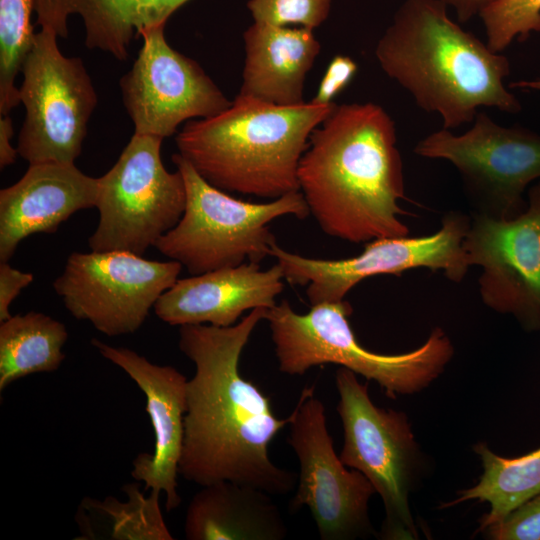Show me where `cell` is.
<instances>
[{
	"mask_svg": "<svg viewBox=\"0 0 540 540\" xmlns=\"http://www.w3.org/2000/svg\"><path fill=\"white\" fill-rule=\"evenodd\" d=\"M267 309L251 310L236 324L179 326L178 346L195 372L187 382L179 474L202 486L232 481L284 495L297 475L277 466L269 445L290 417L279 419L268 398L239 369L240 357Z\"/></svg>",
	"mask_w": 540,
	"mask_h": 540,
	"instance_id": "1",
	"label": "cell"
},
{
	"mask_svg": "<svg viewBox=\"0 0 540 540\" xmlns=\"http://www.w3.org/2000/svg\"><path fill=\"white\" fill-rule=\"evenodd\" d=\"M299 191L324 233L353 243L408 236L395 123L373 102L335 104L313 130L298 167Z\"/></svg>",
	"mask_w": 540,
	"mask_h": 540,
	"instance_id": "2",
	"label": "cell"
},
{
	"mask_svg": "<svg viewBox=\"0 0 540 540\" xmlns=\"http://www.w3.org/2000/svg\"><path fill=\"white\" fill-rule=\"evenodd\" d=\"M375 56L420 109L441 116L444 129L473 122L481 108L522 110L504 83L509 59L453 21L441 0H405Z\"/></svg>",
	"mask_w": 540,
	"mask_h": 540,
	"instance_id": "3",
	"label": "cell"
},
{
	"mask_svg": "<svg viewBox=\"0 0 540 540\" xmlns=\"http://www.w3.org/2000/svg\"><path fill=\"white\" fill-rule=\"evenodd\" d=\"M334 105L282 106L238 94L217 115L188 121L176 145L212 186L274 200L299 191L300 159Z\"/></svg>",
	"mask_w": 540,
	"mask_h": 540,
	"instance_id": "4",
	"label": "cell"
},
{
	"mask_svg": "<svg viewBox=\"0 0 540 540\" xmlns=\"http://www.w3.org/2000/svg\"><path fill=\"white\" fill-rule=\"evenodd\" d=\"M348 301L313 305L295 312L287 300L267 309V320L279 370L302 376L314 366L337 364L374 380L392 399L421 391L445 369L454 354L446 333L436 327L417 349L401 354L369 351L357 341L348 317Z\"/></svg>",
	"mask_w": 540,
	"mask_h": 540,
	"instance_id": "5",
	"label": "cell"
},
{
	"mask_svg": "<svg viewBox=\"0 0 540 540\" xmlns=\"http://www.w3.org/2000/svg\"><path fill=\"white\" fill-rule=\"evenodd\" d=\"M172 161L185 182V210L154 247L191 275L259 263L277 242L269 228L272 221L310 215L300 191L265 203L243 201L209 184L179 153Z\"/></svg>",
	"mask_w": 540,
	"mask_h": 540,
	"instance_id": "6",
	"label": "cell"
},
{
	"mask_svg": "<svg viewBox=\"0 0 540 540\" xmlns=\"http://www.w3.org/2000/svg\"><path fill=\"white\" fill-rule=\"evenodd\" d=\"M337 412L344 443V465L362 473L383 501L385 519L380 537L417 539L409 496L420 472L422 457L407 416L376 406L356 374L344 367L335 374Z\"/></svg>",
	"mask_w": 540,
	"mask_h": 540,
	"instance_id": "7",
	"label": "cell"
},
{
	"mask_svg": "<svg viewBox=\"0 0 540 540\" xmlns=\"http://www.w3.org/2000/svg\"><path fill=\"white\" fill-rule=\"evenodd\" d=\"M163 138L134 133L116 163L98 178V225L92 251L142 256L181 219L186 205L182 174L161 160Z\"/></svg>",
	"mask_w": 540,
	"mask_h": 540,
	"instance_id": "8",
	"label": "cell"
},
{
	"mask_svg": "<svg viewBox=\"0 0 540 540\" xmlns=\"http://www.w3.org/2000/svg\"><path fill=\"white\" fill-rule=\"evenodd\" d=\"M414 153L449 161L458 171L472 214L511 219L527 205L523 193L540 179V135L520 125L498 124L479 111L463 134L440 129L415 145Z\"/></svg>",
	"mask_w": 540,
	"mask_h": 540,
	"instance_id": "9",
	"label": "cell"
},
{
	"mask_svg": "<svg viewBox=\"0 0 540 540\" xmlns=\"http://www.w3.org/2000/svg\"><path fill=\"white\" fill-rule=\"evenodd\" d=\"M57 38L48 30L36 33L21 70L25 119L16 148L29 164L75 163L98 101L83 61L65 56Z\"/></svg>",
	"mask_w": 540,
	"mask_h": 540,
	"instance_id": "10",
	"label": "cell"
},
{
	"mask_svg": "<svg viewBox=\"0 0 540 540\" xmlns=\"http://www.w3.org/2000/svg\"><path fill=\"white\" fill-rule=\"evenodd\" d=\"M441 222V228L428 236L371 240L359 255L347 259L308 258L283 249L277 242L272 245L270 256L281 266L289 284L306 286L311 306L342 301L355 285L372 276H401L419 267L443 271L449 280L460 282L470 266L463 248L470 216L449 211Z\"/></svg>",
	"mask_w": 540,
	"mask_h": 540,
	"instance_id": "11",
	"label": "cell"
},
{
	"mask_svg": "<svg viewBox=\"0 0 540 540\" xmlns=\"http://www.w3.org/2000/svg\"><path fill=\"white\" fill-rule=\"evenodd\" d=\"M288 444L299 462L292 511L307 507L322 540H352L374 535L368 504L375 489L359 471L348 470L336 454L326 410L305 387L289 415Z\"/></svg>",
	"mask_w": 540,
	"mask_h": 540,
	"instance_id": "12",
	"label": "cell"
},
{
	"mask_svg": "<svg viewBox=\"0 0 540 540\" xmlns=\"http://www.w3.org/2000/svg\"><path fill=\"white\" fill-rule=\"evenodd\" d=\"M182 265L123 250L73 252L53 288L68 312L104 335L136 332Z\"/></svg>",
	"mask_w": 540,
	"mask_h": 540,
	"instance_id": "13",
	"label": "cell"
},
{
	"mask_svg": "<svg viewBox=\"0 0 540 540\" xmlns=\"http://www.w3.org/2000/svg\"><path fill=\"white\" fill-rule=\"evenodd\" d=\"M139 35L143 45L131 69L120 79L134 133L164 139L183 122L212 117L231 105L195 60L169 45L165 24Z\"/></svg>",
	"mask_w": 540,
	"mask_h": 540,
	"instance_id": "14",
	"label": "cell"
},
{
	"mask_svg": "<svg viewBox=\"0 0 540 540\" xmlns=\"http://www.w3.org/2000/svg\"><path fill=\"white\" fill-rule=\"evenodd\" d=\"M463 248L481 266L479 291L492 310L511 314L526 331L540 330V182L526 210L511 219L470 215Z\"/></svg>",
	"mask_w": 540,
	"mask_h": 540,
	"instance_id": "15",
	"label": "cell"
},
{
	"mask_svg": "<svg viewBox=\"0 0 540 540\" xmlns=\"http://www.w3.org/2000/svg\"><path fill=\"white\" fill-rule=\"evenodd\" d=\"M91 344L107 360L134 380L146 397V411L154 431V452L133 460L131 476L144 483V491L165 495L169 512L181 504L177 475L184 440L187 378L176 368L157 365L137 352L93 338Z\"/></svg>",
	"mask_w": 540,
	"mask_h": 540,
	"instance_id": "16",
	"label": "cell"
},
{
	"mask_svg": "<svg viewBox=\"0 0 540 540\" xmlns=\"http://www.w3.org/2000/svg\"><path fill=\"white\" fill-rule=\"evenodd\" d=\"M284 274L276 263L261 270L245 262L191 277L178 278L154 305L160 320L172 325L209 324L229 327L256 308L270 309L283 291Z\"/></svg>",
	"mask_w": 540,
	"mask_h": 540,
	"instance_id": "17",
	"label": "cell"
},
{
	"mask_svg": "<svg viewBox=\"0 0 540 540\" xmlns=\"http://www.w3.org/2000/svg\"><path fill=\"white\" fill-rule=\"evenodd\" d=\"M97 197L98 178L75 163L29 164L0 191V262L9 261L28 236L54 233L77 211L96 207Z\"/></svg>",
	"mask_w": 540,
	"mask_h": 540,
	"instance_id": "18",
	"label": "cell"
},
{
	"mask_svg": "<svg viewBox=\"0 0 540 540\" xmlns=\"http://www.w3.org/2000/svg\"><path fill=\"white\" fill-rule=\"evenodd\" d=\"M243 39L239 94L282 106L304 103L305 78L320 52L313 30L254 21Z\"/></svg>",
	"mask_w": 540,
	"mask_h": 540,
	"instance_id": "19",
	"label": "cell"
},
{
	"mask_svg": "<svg viewBox=\"0 0 540 540\" xmlns=\"http://www.w3.org/2000/svg\"><path fill=\"white\" fill-rule=\"evenodd\" d=\"M184 533L188 540H283L288 528L271 494L219 481L192 497Z\"/></svg>",
	"mask_w": 540,
	"mask_h": 540,
	"instance_id": "20",
	"label": "cell"
},
{
	"mask_svg": "<svg viewBox=\"0 0 540 540\" xmlns=\"http://www.w3.org/2000/svg\"><path fill=\"white\" fill-rule=\"evenodd\" d=\"M65 324L41 312L12 315L0 324V391L28 375L56 371L65 359Z\"/></svg>",
	"mask_w": 540,
	"mask_h": 540,
	"instance_id": "21",
	"label": "cell"
},
{
	"mask_svg": "<svg viewBox=\"0 0 540 540\" xmlns=\"http://www.w3.org/2000/svg\"><path fill=\"white\" fill-rule=\"evenodd\" d=\"M128 500L112 496L104 500L85 497L79 505L76 523L80 539L173 540L159 505L160 492L150 490L148 497L138 483L122 487Z\"/></svg>",
	"mask_w": 540,
	"mask_h": 540,
	"instance_id": "22",
	"label": "cell"
},
{
	"mask_svg": "<svg viewBox=\"0 0 540 540\" xmlns=\"http://www.w3.org/2000/svg\"><path fill=\"white\" fill-rule=\"evenodd\" d=\"M480 456L483 473L476 485L459 491L457 499L441 507L468 500L490 504V512L480 520V531L504 520L514 509L540 494V447L526 455L505 458L493 453L485 443L473 447Z\"/></svg>",
	"mask_w": 540,
	"mask_h": 540,
	"instance_id": "23",
	"label": "cell"
},
{
	"mask_svg": "<svg viewBox=\"0 0 540 540\" xmlns=\"http://www.w3.org/2000/svg\"><path fill=\"white\" fill-rule=\"evenodd\" d=\"M189 0H92L80 16L85 44L119 61L128 57L135 35L166 24L168 18Z\"/></svg>",
	"mask_w": 540,
	"mask_h": 540,
	"instance_id": "24",
	"label": "cell"
},
{
	"mask_svg": "<svg viewBox=\"0 0 540 540\" xmlns=\"http://www.w3.org/2000/svg\"><path fill=\"white\" fill-rule=\"evenodd\" d=\"M33 11V0H0V115L21 103L15 79L34 43Z\"/></svg>",
	"mask_w": 540,
	"mask_h": 540,
	"instance_id": "25",
	"label": "cell"
},
{
	"mask_svg": "<svg viewBox=\"0 0 540 540\" xmlns=\"http://www.w3.org/2000/svg\"><path fill=\"white\" fill-rule=\"evenodd\" d=\"M478 16L494 52L502 53L514 40L525 41L540 32V0H495Z\"/></svg>",
	"mask_w": 540,
	"mask_h": 540,
	"instance_id": "26",
	"label": "cell"
},
{
	"mask_svg": "<svg viewBox=\"0 0 540 540\" xmlns=\"http://www.w3.org/2000/svg\"><path fill=\"white\" fill-rule=\"evenodd\" d=\"M332 0H249L254 21L314 30L328 17Z\"/></svg>",
	"mask_w": 540,
	"mask_h": 540,
	"instance_id": "27",
	"label": "cell"
},
{
	"mask_svg": "<svg viewBox=\"0 0 540 540\" xmlns=\"http://www.w3.org/2000/svg\"><path fill=\"white\" fill-rule=\"evenodd\" d=\"M483 531L494 540H540V494L514 509L504 520Z\"/></svg>",
	"mask_w": 540,
	"mask_h": 540,
	"instance_id": "28",
	"label": "cell"
},
{
	"mask_svg": "<svg viewBox=\"0 0 540 540\" xmlns=\"http://www.w3.org/2000/svg\"><path fill=\"white\" fill-rule=\"evenodd\" d=\"M92 0H33L37 24L58 37L68 36V19L80 15Z\"/></svg>",
	"mask_w": 540,
	"mask_h": 540,
	"instance_id": "29",
	"label": "cell"
},
{
	"mask_svg": "<svg viewBox=\"0 0 540 540\" xmlns=\"http://www.w3.org/2000/svg\"><path fill=\"white\" fill-rule=\"evenodd\" d=\"M357 71L358 65L351 57L334 56L310 101L321 105L334 104V99L351 83Z\"/></svg>",
	"mask_w": 540,
	"mask_h": 540,
	"instance_id": "30",
	"label": "cell"
},
{
	"mask_svg": "<svg viewBox=\"0 0 540 540\" xmlns=\"http://www.w3.org/2000/svg\"><path fill=\"white\" fill-rule=\"evenodd\" d=\"M33 280L32 273L16 269L8 261L0 262V322L12 316L11 304Z\"/></svg>",
	"mask_w": 540,
	"mask_h": 540,
	"instance_id": "31",
	"label": "cell"
},
{
	"mask_svg": "<svg viewBox=\"0 0 540 540\" xmlns=\"http://www.w3.org/2000/svg\"><path fill=\"white\" fill-rule=\"evenodd\" d=\"M14 134L11 117L0 115V167L1 169L12 165L18 155L17 148L12 146L11 140Z\"/></svg>",
	"mask_w": 540,
	"mask_h": 540,
	"instance_id": "32",
	"label": "cell"
},
{
	"mask_svg": "<svg viewBox=\"0 0 540 540\" xmlns=\"http://www.w3.org/2000/svg\"><path fill=\"white\" fill-rule=\"evenodd\" d=\"M452 8L460 22H468L495 0H441Z\"/></svg>",
	"mask_w": 540,
	"mask_h": 540,
	"instance_id": "33",
	"label": "cell"
},
{
	"mask_svg": "<svg viewBox=\"0 0 540 540\" xmlns=\"http://www.w3.org/2000/svg\"><path fill=\"white\" fill-rule=\"evenodd\" d=\"M509 88L540 90V78L536 80H520L512 82Z\"/></svg>",
	"mask_w": 540,
	"mask_h": 540,
	"instance_id": "34",
	"label": "cell"
}]
</instances>
